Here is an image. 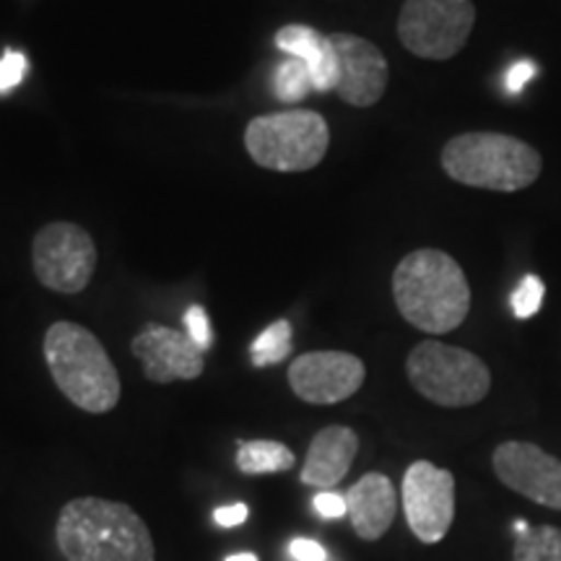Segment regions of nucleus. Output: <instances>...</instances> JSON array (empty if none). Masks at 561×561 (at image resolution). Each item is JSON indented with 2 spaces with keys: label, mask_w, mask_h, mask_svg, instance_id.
Returning <instances> with one entry per match:
<instances>
[{
  "label": "nucleus",
  "mask_w": 561,
  "mask_h": 561,
  "mask_svg": "<svg viewBox=\"0 0 561 561\" xmlns=\"http://www.w3.org/2000/svg\"><path fill=\"white\" fill-rule=\"evenodd\" d=\"M392 297L409 325L432 335L460 328L471 312V284L447 252L413 250L392 273Z\"/></svg>",
  "instance_id": "nucleus-1"
},
{
  "label": "nucleus",
  "mask_w": 561,
  "mask_h": 561,
  "mask_svg": "<svg viewBox=\"0 0 561 561\" xmlns=\"http://www.w3.org/2000/svg\"><path fill=\"white\" fill-rule=\"evenodd\" d=\"M55 541L66 561H153L149 525L136 510L102 496H79L60 510Z\"/></svg>",
  "instance_id": "nucleus-2"
},
{
  "label": "nucleus",
  "mask_w": 561,
  "mask_h": 561,
  "mask_svg": "<svg viewBox=\"0 0 561 561\" xmlns=\"http://www.w3.org/2000/svg\"><path fill=\"white\" fill-rule=\"evenodd\" d=\"M42 348L55 385L76 409L100 416L121 403V375L100 339L87 328L55 322L47 328Z\"/></svg>",
  "instance_id": "nucleus-3"
},
{
  "label": "nucleus",
  "mask_w": 561,
  "mask_h": 561,
  "mask_svg": "<svg viewBox=\"0 0 561 561\" xmlns=\"http://www.w3.org/2000/svg\"><path fill=\"white\" fill-rule=\"evenodd\" d=\"M442 170L455 182L479 191L520 193L541 178L543 157L507 133H460L442 149Z\"/></svg>",
  "instance_id": "nucleus-4"
},
{
  "label": "nucleus",
  "mask_w": 561,
  "mask_h": 561,
  "mask_svg": "<svg viewBox=\"0 0 561 561\" xmlns=\"http://www.w3.org/2000/svg\"><path fill=\"white\" fill-rule=\"evenodd\" d=\"M244 146L257 167L273 172H310L331 149V128L312 110L273 112L250 121Z\"/></svg>",
  "instance_id": "nucleus-5"
},
{
  "label": "nucleus",
  "mask_w": 561,
  "mask_h": 561,
  "mask_svg": "<svg viewBox=\"0 0 561 561\" xmlns=\"http://www.w3.org/2000/svg\"><path fill=\"white\" fill-rule=\"evenodd\" d=\"M405 375L421 398L442 409H468L491 390L486 362L460 346L421 341L405 359Z\"/></svg>",
  "instance_id": "nucleus-6"
},
{
  "label": "nucleus",
  "mask_w": 561,
  "mask_h": 561,
  "mask_svg": "<svg viewBox=\"0 0 561 561\" xmlns=\"http://www.w3.org/2000/svg\"><path fill=\"white\" fill-rule=\"evenodd\" d=\"M476 5L471 0H405L398 16V39L424 60H450L471 39Z\"/></svg>",
  "instance_id": "nucleus-7"
},
{
  "label": "nucleus",
  "mask_w": 561,
  "mask_h": 561,
  "mask_svg": "<svg viewBox=\"0 0 561 561\" xmlns=\"http://www.w3.org/2000/svg\"><path fill=\"white\" fill-rule=\"evenodd\" d=\"M34 276L58 294H79L96 271V244L79 224H45L32 242Z\"/></svg>",
  "instance_id": "nucleus-8"
},
{
  "label": "nucleus",
  "mask_w": 561,
  "mask_h": 561,
  "mask_svg": "<svg viewBox=\"0 0 561 561\" xmlns=\"http://www.w3.org/2000/svg\"><path fill=\"white\" fill-rule=\"evenodd\" d=\"M403 512L421 543H439L455 520V476L430 460L411 462L403 476Z\"/></svg>",
  "instance_id": "nucleus-9"
},
{
  "label": "nucleus",
  "mask_w": 561,
  "mask_h": 561,
  "mask_svg": "<svg viewBox=\"0 0 561 561\" xmlns=\"http://www.w3.org/2000/svg\"><path fill=\"white\" fill-rule=\"evenodd\" d=\"M367 377L359 356L346 351H307L289 367V385L299 401L335 405L356 396Z\"/></svg>",
  "instance_id": "nucleus-10"
},
{
  "label": "nucleus",
  "mask_w": 561,
  "mask_h": 561,
  "mask_svg": "<svg viewBox=\"0 0 561 561\" xmlns=\"http://www.w3.org/2000/svg\"><path fill=\"white\" fill-rule=\"evenodd\" d=\"M496 479L504 486L541 504L549 510H561V460L541 450L533 442H502L491 455Z\"/></svg>",
  "instance_id": "nucleus-11"
},
{
  "label": "nucleus",
  "mask_w": 561,
  "mask_h": 561,
  "mask_svg": "<svg viewBox=\"0 0 561 561\" xmlns=\"http://www.w3.org/2000/svg\"><path fill=\"white\" fill-rule=\"evenodd\" d=\"M339 58V83L335 94L351 107H375L388 91L390 68L380 47L359 34L335 32L328 34Z\"/></svg>",
  "instance_id": "nucleus-12"
},
{
  "label": "nucleus",
  "mask_w": 561,
  "mask_h": 561,
  "mask_svg": "<svg viewBox=\"0 0 561 561\" xmlns=\"http://www.w3.org/2000/svg\"><path fill=\"white\" fill-rule=\"evenodd\" d=\"M133 356L144 364V375L157 385L198 380L203 375V351L185 331L167 325H146L130 343Z\"/></svg>",
  "instance_id": "nucleus-13"
},
{
  "label": "nucleus",
  "mask_w": 561,
  "mask_h": 561,
  "mask_svg": "<svg viewBox=\"0 0 561 561\" xmlns=\"http://www.w3.org/2000/svg\"><path fill=\"white\" fill-rule=\"evenodd\" d=\"M356 453H359V434L348 426H325L310 442L299 476L301 483L320 491L335 489L354 466Z\"/></svg>",
  "instance_id": "nucleus-14"
},
{
  "label": "nucleus",
  "mask_w": 561,
  "mask_h": 561,
  "mask_svg": "<svg viewBox=\"0 0 561 561\" xmlns=\"http://www.w3.org/2000/svg\"><path fill=\"white\" fill-rule=\"evenodd\" d=\"M351 528L362 541H380L398 512L396 486L385 473H367L346 491Z\"/></svg>",
  "instance_id": "nucleus-15"
},
{
  "label": "nucleus",
  "mask_w": 561,
  "mask_h": 561,
  "mask_svg": "<svg viewBox=\"0 0 561 561\" xmlns=\"http://www.w3.org/2000/svg\"><path fill=\"white\" fill-rule=\"evenodd\" d=\"M276 45L278 50L289 55V58L305 62L312 76L314 91H320V94L335 91V83H339V58H335V47L331 37L314 32L312 26L289 24L278 30Z\"/></svg>",
  "instance_id": "nucleus-16"
},
{
  "label": "nucleus",
  "mask_w": 561,
  "mask_h": 561,
  "mask_svg": "<svg viewBox=\"0 0 561 561\" xmlns=\"http://www.w3.org/2000/svg\"><path fill=\"white\" fill-rule=\"evenodd\" d=\"M297 455L284 442L273 439H248L237 445V468L244 476H268L291 471Z\"/></svg>",
  "instance_id": "nucleus-17"
},
{
  "label": "nucleus",
  "mask_w": 561,
  "mask_h": 561,
  "mask_svg": "<svg viewBox=\"0 0 561 561\" xmlns=\"http://www.w3.org/2000/svg\"><path fill=\"white\" fill-rule=\"evenodd\" d=\"M512 561H561V528L557 525L517 523L515 553Z\"/></svg>",
  "instance_id": "nucleus-18"
},
{
  "label": "nucleus",
  "mask_w": 561,
  "mask_h": 561,
  "mask_svg": "<svg viewBox=\"0 0 561 561\" xmlns=\"http://www.w3.org/2000/svg\"><path fill=\"white\" fill-rule=\"evenodd\" d=\"M291 354V325L286 320H276L273 325L252 341L250 362L252 367H273L289 359Z\"/></svg>",
  "instance_id": "nucleus-19"
},
{
  "label": "nucleus",
  "mask_w": 561,
  "mask_h": 561,
  "mask_svg": "<svg viewBox=\"0 0 561 561\" xmlns=\"http://www.w3.org/2000/svg\"><path fill=\"white\" fill-rule=\"evenodd\" d=\"M273 91L280 102H299L310 94L312 89V76L307 66L297 58H286L278 62L276 73H273Z\"/></svg>",
  "instance_id": "nucleus-20"
},
{
  "label": "nucleus",
  "mask_w": 561,
  "mask_h": 561,
  "mask_svg": "<svg viewBox=\"0 0 561 561\" xmlns=\"http://www.w3.org/2000/svg\"><path fill=\"white\" fill-rule=\"evenodd\" d=\"M543 294H546V286L541 278L525 276L520 280V286L515 289V294H512V312H515L520 320L533 318V314L541 310Z\"/></svg>",
  "instance_id": "nucleus-21"
},
{
  "label": "nucleus",
  "mask_w": 561,
  "mask_h": 561,
  "mask_svg": "<svg viewBox=\"0 0 561 561\" xmlns=\"http://www.w3.org/2000/svg\"><path fill=\"white\" fill-rule=\"evenodd\" d=\"M26 70H30V60L24 53L9 50L0 55V94H9L11 89H16L24 81Z\"/></svg>",
  "instance_id": "nucleus-22"
},
{
  "label": "nucleus",
  "mask_w": 561,
  "mask_h": 561,
  "mask_svg": "<svg viewBox=\"0 0 561 561\" xmlns=\"http://www.w3.org/2000/svg\"><path fill=\"white\" fill-rule=\"evenodd\" d=\"M185 333L191 335L195 346L201 351H208L210 343H214V333H210V322L208 314L201 305H193L191 310L185 312Z\"/></svg>",
  "instance_id": "nucleus-23"
},
{
  "label": "nucleus",
  "mask_w": 561,
  "mask_h": 561,
  "mask_svg": "<svg viewBox=\"0 0 561 561\" xmlns=\"http://www.w3.org/2000/svg\"><path fill=\"white\" fill-rule=\"evenodd\" d=\"M536 76H538V66L533 60L523 58V60L512 62L507 76H504V89H507V94H512V96L523 94L525 83L536 79Z\"/></svg>",
  "instance_id": "nucleus-24"
},
{
  "label": "nucleus",
  "mask_w": 561,
  "mask_h": 561,
  "mask_svg": "<svg viewBox=\"0 0 561 561\" xmlns=\"http://www.w3.org/2000/svg\"><path fill=\"white\" fill-rule=\"evenodd\" d=\"M312 507L325 520H339V517L348 515L346 494H335V491H320V494H314Z\"/></svg>",
  "instance_id": "nucleus-25"
},
{
  "label": "nucleus",
  "mask_w": 561,
  "mask_h": 561,
  "mask_svg": "<svg viewBox=\"0 0 561 561\" xmlns=\"http://www.w3.org/2000/svg\"><path fill=\"white\" fill-rule=\"evenodd\" d=\"M289 553L294 561H328V551L312 538H294L289 543Z\"/></svg>",
  "instance_id": "nucleus-26"
},
{
  "label": "nucleus",
  "mask_w": 561,
  "mask_h": 561,
  "mask_svg": "<svg viewBox=\"0 0 561 561\" xmlns=\"http://www.w3.org/2000/svg\"><path fill=\"white\" fill-rule=\"evenodd\" d=\"M248 515H250L248 504H242V502L229 504V507H219L214 512L216 523H219L221 528H237V525H242L244 520H248Z\"/></svg>",
  "instance_id": "nucleus-27"
},
{
  "label": "nucleus",
  "mask_w": 561,
  "mask_h": 561,
  "mask_svg": "<svg viewBox=\"0 0 561 561\" xmlns=\"http://www.w3.org/2000/svg\"><path fill=\"white\" fill-rule=\"evenodd\" d=\"M227 561H257L255 553H234V557H229Z\"/></svg>",
  "instance_id": "nucleus-28"
}]
</instances>
